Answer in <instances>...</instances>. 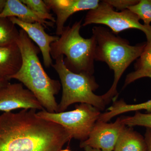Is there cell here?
<instances>
[{
	"label": "cell",
	"mask_w": 151,
	"mask_h": 151,
	"mask_svg": "<svg viewBox=\"0 0 151 151\" xmlns=\"http://www.w3.org/2000/svg\"><path fill=\"white\" fill-rule=\"evenodd\" d=\"M71 137L36 110L23 109L0 115V151H60Z\"/></svg>",
	"instance_id": "obj_1"
},
{
	"label": "cell",
	"mask_w": 151,
	"mask_h": 151,
	"mask_svg": "<svg viewBox=\"0 0 151 151\" xmlns=\"http://www.w3.org/2000/svg\"><path fill=\"white\" fill-rule=\"evenodd\" d=\"M17 44L20 50L22 63L19 71L9 78L18 80L34 94L45 110L58 113V104L55 96L61 85L58 80L52 79L44 69L38 54L40 50L23 30H19Z\"/></svg>",
	"instance_id": "obj_2"
},
{
	"label": "cell",
	"mask_w": 151,
	"mask_h": 151,
	"mask_svg": "<svg viewBox=\"0 0 151 151\" xmlns=\"http://www.w3.org/2000/svg\"><path fill=\"white\" fill-rule=\"evenodd\" d=\"M92 34L97 43L95 60L105 62L114 72L112 86L102 95L107 104L118 94L117 87L120 78L130 64L140 56L146 44L130 45L128 41L103 27H93Z\"/></svg>",
	"instance_id": "obj_3"
},
{
	"label": "cell",
	"mask_w": 151,
	"mask_h": 151,
	"mask_svg": "<svg viewBox=\"0 0 151 151\" xmlns=\"http://www.w3.org/2000/svg\"><path fill=\"white\" fill-rule=\"evenodd\" d=\"M81 20L71 26L65 27L60 37L51 44L50 55L54 60L65 55V66L74 73L93 75L97 43L93 35L89 38L81 36Z\"/></svg>",
	"instance_id": "obj_4"
},
{
	"label": "cell",
	"mask_w": 151,
	"mask_h": 151,
	"mask_svg": "<svg viewBox=\"0 0 151 151\" xmlns=\"http://www.w3.org/2000/svg\"><path fill=\"white\" fill-rule=\"evenodd\" d=\"M52 65L58 74L62 88L61 100L58 113L64 112L70 105L76 103H86L103 111L107 105L102 95L94 91L98 87L93 75L74 73L65 65L64 56L57 58Z\"/></svg>",
	"instance_id": "obj_5"
},
{
	"label": "cell",
	"mask_w": 151,
	"mask_h": 151,
	"mask_svg": "<svg viewBox=\"0 0 151 151\" xmlns=\"http://www.w3.org/2000/svg\"><path fill=\"white\" fill-rule=\"evenodd\" d=\"M101 114L100 110L86 103L76 105L73 111L50 113L44 110L37 113L40 118L54 122L63 127L71 139L81 142L88 138Z\"/></svg>",
	"instance_id": "obj_6"
},
{
	"label": "cell",
	"mask_w": 151,
	"mask_h": 151,
	"mask_svg": "<svg viewBox=\"0 0 151 151\" xmlns=\"http://www.w3.org/2000/svg\"><path fill=\"white\" fill-rule=\"evenodd\" d=\"M139 19L129 10L116 12L105 1H102L96 8L89 11L82 24L86 26L91 24H103L111 29L112 32L118 34L125 30L137 29L145 34L147 41H151V25L142 24Z\"/></svg>",
	"instance_id": "obj_7"
},
{
	"label": "cell",
	"mask_w": 151,
	"mask_h": 151,
	"mask_svg": "<svg viewBox=\"0 0 151 151\" xmlns=\"http://www.w3.org/2000/svg\"><path fill=\"white\" fill-rule=\"evenodd\" d=\"M19 109L45 110L34 94L22 83H9L0 87V111L9 113Z\"/></svg>",
	"instance_id": "obj_8"
},
{
	"label": "cell",
	"mask_w": 151,
	"mask_h": 151,
	"mask_svg": "<svg viewBox=\"0 0 151 151\" xmlns=\"http://www.w3.org/2000/svg\"><path fill=\"white\" fill-rule=\"evenodd\" d=\"M126 127L121 122V118L113 123L97 121L88 138L80 143V147H89L102 151H114L118 139Z\"/></svg>",
	"instance_id": "obj_9"
},
{
	"label": "cell",
	"mask_w": 151,
	"mask_h": 151,
	"mask_svg": "<svg viewBox=\"0 0 151 151\" xmlns=\"http://www.w3.org/2000/svg\"><path fill=\"white\" fill-rule=\"evenodd\" d=\"M50 10L57 17L56 34L60 35L65 27V22L73 14L80 11L91 10L97 8L99 0H44Z\"/></svg>",
	"instance_id": "obj_10"
},
{
	"label": "cell",
	"mask_w": 151,
	"mask_h": 151,
	"mask_svg": "<svg viewBox=\"0 0 151 151\" xmlns=\"http://www.w3.org/2000/svg\"><path fill=\"white\" fill-rule=\"evenodd\" d=\"M9 18L16 25L23 30L31 40L36 44L42 54L45 66L46 68L52 66L53 64L50 55V46L52 43L59 39V37L47 33L45 30V28L40 23H28L14 17Z\"/></svg>",
	"instance_id": "obj_11"
},
{
	"label": "cell",
	"mask_w": 151,
	"mask_h": 151,
	"mask_svg": "<svg viewBox=\"0 0 151 151\" xmlns=\"http://www.w3.org/2000/svg\"><path fill=\"white\" fill-rule=\"evenodd\" d=\"M14 17L22 21L28 23L39 22L45 28L52 27L54 23L44 20L34 13L19 0H6L3 10L0 13V18Z\"/></svg>",
	"instance_id": "obj_12"
},
{
	"label": "cell",
	"mask_w": 151,
	"mask_h": 151,
	"mask_svg": "<svg viewBox=\"0 0 151 151\" xmlns=\"http://www.w3.org/2000/svg\"><path fill=\"white\" fill-rule=\"evenodd\" d=\"M22 63L21 52L17 43L0 47V77L9 80L20 69Z\"/></svg>",
	"instance_id": "obj_13"
},
{
	"label": "cell",
	"mask_w": 151,
	"mask_h": 151,
	"mask_svg": "<svg viewBox=\"0 0 151 151\" xmlns=\"http://www.w3.org/2000/svg\"><path fill=\"white\" fill-rule=\"evenodd\" d=\"M145 138L132 128L124 129L118 139L114 151H146Z\"/></svg>",
	"instance_id": "obj_14"
},
{
	"label": "cell",
	"mask_w": 151,
	"mask_h": 151,
	"mask_svg": "<svg viewBox=\"0 0 151 151\" xmlns=\"http://www.w3.org/2000/svg\"><path fill=\"white\" fill-rule=\"evenodd\" d=\"M147 77L151 78V74ZM139 110H146L148 113H151V99L145 103L137 104H127L123 100L116 101L108 108V112L101 113L97 121L108 122L113 117L120 114Z\"/></svg>",
	"instance_id": "obj_15"
},
{
	"label": "cell",
	"mask_w": 151,
	"mask_h": 151,
	"mask_svg": "<svg viewBox=\"0 0 151 151\" xmlns=\"http://www.w3.org/2000/svg\"><path fill=\"white\" fill-rule=\"evenodd\" d=\"M136 66V70L127 75L124 86L151 74V41H147Z\"/></svg>",
	"instance_id": "obj_16"
},
{
	"label": "cell",
	"mask_w": 151,
	"mask_h": 151,
	"mask_svg": "<svg viewBox=\"0 0 151 151\" xmlns=\"http://www.w3.org/2000/svg\"><path fill=\"white\" fill-rule=\"evenodd\" d=\"M19 34L16 25L9 18H0V47L16 43Z\"/></svg>",
	"instance_id": "obj_17"
},
{
	"label": "cell",
	"mask_w": 151,
	"mask_h": 151,
	"mask_svg": "<svg viewBox=\"0 0 151 151\" xmlns=\"http://www.w3.org/2000/svg\"><path fill=\"white\" fill-rule=\"evenodd\" d=\"M32 12L44 20L55 23L56 19L50 13V10L42 0H21Z\"/></svg>",
	"instance_id": "obj_18"
},
{
	"label": "cell",
	"mask_w": 151,
	"mask_h": 151,
	"mask_svg": "<svg viewBox=\"0 0 151 151\" xmlns=\"http://www.w3.org/2000/svg\"><path fill=\"white\" fill-rule=\"evenodd\" d=\"M135 14L145 25H150L151 23V0H140L138 3L128 9Z\"/></svg>",
	"instance_id": "obj_19"
},
{
	"label": "cell",
	"mask_w": 151,
	"mask_h": 151,
	"mask_svg": "<svg viewBox=\"0 0 151 151\" xmlns=\"http://www.w3.org/2000/svg\"><path fill=\"white\" fill-rule=\"evenodd\" d=\"M121 119L126 126H140L151 129V113H142L137 111L134 116L122 117Z\"/></svg>",
	"instance_id": "obj_20"
},
{
	"label": "cell",
	"mask_w": 151,
	"mask_h": 151,
	"mask_svg": "<svg viewBox=\"0 0 151 151\" xmlns=\"http://www.w3.org/2000/svg\"><path fill=\"white\" fill-rule=\"evenodd\" d=\"M105 1L112 6L113 8H116L121 11L128 9L131 6L138 3V0H105Z\"/></svg>",
	"instance_id": "obj_21"
},
{
	"label": "cell",
	"mask_w": 151,
	"mask_h": 151,
	"mask_svg": "<svg viewBox=\"0 0 151 151\" xmlns=\"http://www.w3.org/2000/svg\"><path fill=\"white\" fill-rule=\"evenodd\" d=\"M145 139L147 145V151H151V129L147 128L145 135Z\"/></svg>",
	"instance_id": "obj_22"
},
{
	"label": "cell",
	"mask_w": 151,
	"mask_h": 151,
	"mask_svg": "<svg viewBox=\"0 0 151 151\" xmlns=\"http://www.w3.org/2000/svg\"><path fill=\"white\" fill-rule=\"evenodd\" d=\"M9 81L7 78L0 77V87H2L9 83Z\"/></svg>",
	"instance_id": "obj_23"
},
{
	"label": "cell",
	"mask_w": 151,
	"mask_h": 151,
	"mask_svg": "<svg viewBox=\"0 0 151 151\" xmlns=\"http://www.w3.org/2000/svg\"><path fill=\"white\" fill-rule=\"evenodd\" d=\"M6 0H0V13L3 10L5 5Z\"/></svg>",
	"instance_id": "obj_24"
},
{
	"label": "cell",
	"mask_w": 151,
	"mask_h": 151,
	"mask_svg": "<svg viewBox=\"0 0 151 151\" xmlns=\"http://www.w3.org/2000/svg\"><path fill=\"white\" fill-rule=\"evenodd\" d=\"M84 151H102L98 149H96L92 148L90 147H84Z\"/></svg>",
	"instance_id": "obj_25"
},
{
	"label": "cell",
	"mask_w": 151,
	"mask_h": 151,
	"mask_svg": "<svg viewBox=\"0 0 151 151\" xmlns=\"http://www.w3.org/2000/svg\"><path fill=\"white\" fill-rule=\"evenodd\" d=\"M60 151H71L70 150L68 149H65L64 150H61Z\"/></svg>",
	"instance_id": "obj_26"
}]
</instances>
